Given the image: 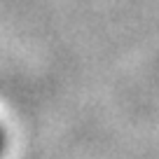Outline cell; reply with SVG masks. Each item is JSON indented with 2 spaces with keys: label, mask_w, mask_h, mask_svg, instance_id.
Here are the masks:
<instances>
[{
  "label": "cell",
  "mask_w": 159,
  "mask_h": 159,
  "mask_svg": "<svg viewBox=\"0 0 159 159\" xmlns=\"http://www.w3.org/2000/svg\"><path fill=\"white\" fill-rule=\"evenodd\" d=\"M0 148H2V134H0Z\"/></svg>",
  "instance_id": "obj_1"
}]
</instances>
